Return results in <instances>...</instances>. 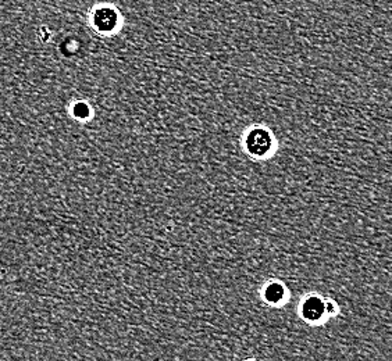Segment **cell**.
Returning <instances> with one entry per match:
<instances>
[{
    "mask_svg": "<svg viewBox=\"0 0 392 361\" xmlns=\"http://www.w3.org/2000/svg\"><path fill=\"white\" fill-rule=\"evenodd\" d=\"M242 149L253 160H266L277 151L278 142L270 128L252 125L242 137Z\"/></svg>",
    "mask_w": 392,
    "mask_h": 361,
    "instance_id": "1",
    "label": "cell"
},
{
    "mask_svg": "<svg viewBox=\"0 0 392 361\" xmlns=\"http://www.w3.org/2000/svg\"><path fill=\"white\" fill-rule=\"evenodd\" d=\"M90 27L103 36H111L121 31L124 25V17L120 10L113 4L96 6L89 17Z\"/></svg>",
    "mask_w": 392,
    "mask_h": 361,
    "instance_id": "2",
    "label": "cell"
},
{
    "mask_svg": "<svg viewBox=\"0 0 392 361\" xmlns=\"http://www.w3.org/2000/svg\"><path fill=\"white\" fill-rule=\"evenodd\" d=\"M299 315L308 324H320L328 315L325 300L318 294H309L299 303Z\"/></svg>",
    "mask_w": 392,
    "mask_h": 361,
    "instance_id": "3",
    "label": "cell"
},
{
    "mask_svg": "<svg viewBox=\"0 0 392 361\" xmlns=\"http://www.w3.org/2000/svg\"><path fill=\"white\" fill-rule=\"evenodd\" d=\"M263 300L270 306H281L288 299V289L280 281H270L263 288Z\"/></svg>",
    "mask_w": 392,
    "mask_h": 361,
    "instance_id": "4",
    "label": "cell"
},
{
    "mask_svg": "<svg viewBox=\"0 0 392 361\" xmlns=\"http://www.w3.org/2000/svg\"><path fill=\"white\" fill-rule=\"evenodd\" d=\"M73 116L79 120H88L90 116H92V109L88 103L85 102H77L74 106H73Z\"/></svg>",
    "mask_w": 392,
    "mask_h": 361,
    "instance_id": "5",
    "label": "cell"
},
{
    "mask_svg": "<svg viewBox=\"0 0 392 361\" xmlns=\"http://www.w3.org/2000/svg\"><path fill=\"white\" fill-rule=\"evenodd\" d=\"M325 310H327V314L332 315L337 313V304L334 301L328 300V301H325Z\"/></svg>",
    "mask_w": 392,
    "mask_h": 361,
    "instance_id": "6",
    "label": "cell"
},
{
    "mask_svg": "<svg viewBox=\"0 0 392 361\" xmlns=\"http://www.w3.org/2000/svg\"><path fill=\"white\" fill-rule=\"evenodd\" d=\"M245 361H255V360H252V359H248V360H245Z\"/></svg>",
    "mask_w": 392,
    "mask_h": 361,
    "instance_id": "7",
    "label": "cell"
}]
</instances>
